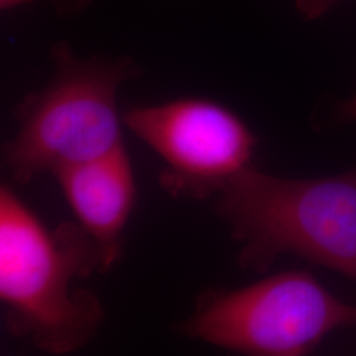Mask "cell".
Listing matches in <instances>:
<instances>
[{
	"instance_id": "6",
	"label": "cell",
	"mask_w": 356,
	"mask_h": 356,
	"mask_svg": "<svg viewBox=\"0 0 356 356\" xmlns=\"http://www.w3.org/2000/svg\"><path fill=\"white\" fill-rule=\"evenodd\" d=\"M53 176L78 223L97 243L102 273L108 272L123 254V234L138 195L124 141L94 160L57 169Z\"/></svg>"
},
{
	"instance_id": "5",
	"label": "cell",
	"mask_w": 356,
	"mask_h": 356,
	"mask_svg": "<svg viewBox=\"0 0 356 356\" xmlns=\"http://www.w3.org/2000/svg\"><path fill=\"white\" fill-rule=\"evenodd\" d=\"M123 124L165 163L160 184L173 197L219 194L250 168L257 138L227 106L202 97L132 106Z\"/></svg>"
},
{
	"instance_id": "2",
	"label": "cell",
	"mask_w": 356,
	"mask_h": 356,
	"mask_svg": "<svg viewBox=\"0 0 356 356\" xmlns=\"http://www.w3.org/2000/svg\"><path fill=\"white\" fill-rule=\"evenodd\" d=\"M216 210L241 244L243 268L264 273L293 254L356 281V169L286 179L250 166L220 191Z\"/></svg>"
},
{
	"instance_id": "3",
	"label": "cell",
	"mask_w": 356,
	"mask_h": 356,
	"mask_svg": "<svg viewBox=\"0 0 356 356\" xmlns=\"http://www.w3.org/2000/svg\"><path fill=\"white\" fill-rule=\"evenodd\" d=\"M49 57L53 76L17 103L19 131L3 147V161L19 184L94 160L123 143L118 91L143 74L131 56L83 58L67 41L54 42Z\"/></svg>"
},
{
	"instance_id": "4",
	"label": "cell",
	"mask_w": 356,
	"mask_h": 356,
	"mask_svg": "<svg viewBox=\"0 0 356 356\" xmlns=\"http://www.w3.org/2000/svg\"><path fill=\"white\" fill-rule=\"evenodd\" d=\"M350 325H356V306L338 300L309 270L293 269L241 289L202 293L179 330L244 355L302 356Z\"/></svg>"
},
{
	"instance_id": "9",
	"label": "cell",
	"mask_w": 356,
	"mask_h": 356,
	"mask_svg": "<svg viewBox=\"0 0 356 356\" xmlns=\"http://www.w3.org/2000/svg\"><path fill=\"white\" fill-rule=\"evenodd\" d=\"M339 114L344 122H356V94L351 99L341 104Z\"/></svg>"
},
{
	"instance_id": "7",
	"label": "cell",
	"mask_w": 356,
	"mask_h": 356,
	"mask_svg": "<svg viewBox=\"0 0 356 356\" xmlns=\"http://www.w3.org/2000/svg\"><path fill=\"white\" fill-rule=\"evenodd\" d=\"M94 1L95 0H0V10L1 13H10L24 6L45 3L58 17L74 19L86 13Z\"/></svg>"
},
{
	"instance_id": "1",
	"label": "cell",
	"mask_w": 356,
	"mask_h": 356,
	"mask_svg": "<svg viewBox=\"0 0 356 356\" xmlns=\"http://www.w3.org/2000/svg\"><path fill=\"white\" fill-rule=\"evenodd\" d=\"M102 272V256L79 223L48 229L15 191L0 188V301L7 330L49 355L83 348L104 309L88 288L73 285Z\"/></svg>"
},
{
	"instance_id": "8",
	"label": "cell",
	"mask_w": 356,
	"mask_h": 356,
	"mask_svg": "<svg viewBox=\"0 0 356 356\" xmlns=\"http://www.w3.org/2000/svg\"><path fill=\"white\" fill-rule=\"evenodd\" d=\"M339 0H296V8L304 20H317Z\"/></svg>"
}]
</instances>
